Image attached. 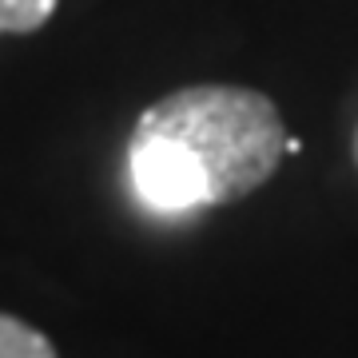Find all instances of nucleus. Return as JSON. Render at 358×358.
Listing matches in <instances>:
<instances>
[{
    "mask_svg": "<svg viewBox=\"0 0 358 358\" xmlns=\"http://www.w3.org/2000/svg\"><path fill=\"white\" fill-rule=\"evenodd\" d=\"M0 358H60V355L48 343V334L28 327L24 319L0 315Z\"/></svg>",
    "mask_w": 358,
    "mask_h": 358,
    "instance_id": "2",
    "label": "nucleus"
},
{
    "mask_svg": "<svg viewBox=\"0 0 358 358\" xmlns=\"http://www.w3.org/2000/svg\"><path fill=\"white\" fill-rule=\"evenodd\" d=\"M355 164H358V128H355Z\"/></svg>",
    "mask_w": 358,
    "mask_h": 358,
    "instance_id": "5",
    "label": "nucleus"
},
{
    "mask_svg": "<svg viewBox=\"0 0 358 358\" xmlns=\"http://www.w3.org/2000/svg\"><path fill=\"white\" fill-rule=\"evenodd\" d=\"M60 0H0V36H28V32H40V28L52 20Z\"/></svg>",
    "mask_w": 358,
    "mask_h": 358,
    "instance_id": "3",
    "label": "nucleus"
},
{
    "mask_svg": "<svg viewBox=\"0 0 358 358\" xmlns=\"http://www.w3.org/2000/svg\"><path fill=\"white\" fill-rule=\"evenodd\" d=\"M299 152H303V143L294 140V136H287V155H299Z\"/></svg>",
    "mask_w": 358,
    "mask_h": 358,
    "instance_id": "4",
    "label": "nucleus"
},
{
    "mask_svg": "<svg viewBox=\"0 0 358 358\" xmlns=\"http://www.w3.org/2000/svg\"><path fill=\"white\" fill-rule=\"evenodd\" d=\"M287 155L271 96L192 84L143 108L128 140L131 192L155 215H187L259 192Z\"/></svg>",
    "mask_w": 358,
    "mask_h": 358,
    "instance_id": "1",
    "label": "nucleus"
}]
</instances>
